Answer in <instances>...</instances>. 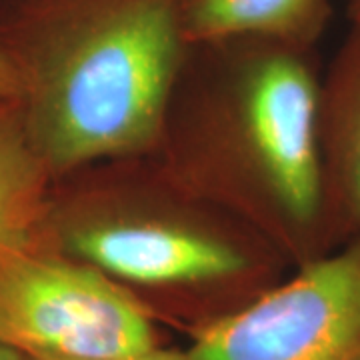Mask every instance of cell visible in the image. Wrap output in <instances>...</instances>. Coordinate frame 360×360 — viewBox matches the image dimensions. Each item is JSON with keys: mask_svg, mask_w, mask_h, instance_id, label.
I'll return each mask as SVG.
<instances>
[{"mask_svg": "<svg viewBox=\"0 0 360 360\" xmlns=\"http://www.w3.org/2000/svg\"><path fill=\"white\" fill-rule=\"evenodd\" d=\"M314 49L262 39L191 44L150 156L296 269L340 245L322 174Z\"/></svg>", "mask_w": 360, "mask_h": 360, "instance_id": "cell-1", "label": "cell"}, {"mask_svg": "<svg viewBox=\"0 0 360 360\" xmlns=\"http://www.w3.org/2000/svg\"><path fill=\"white\" fill-rule=\"evenodd\" d=\"M39 240L101 270L188 342L292 270L260 232L182 186L150 155L52 180Z\"/></svg>", "mask_w": 360, "mask_h": 360, "instance_id": "cell-2", "label": "cell"}, {"mask_svg": "<svg viewBox=\"0 0 360 360\" xmlns=\"http://www.w3.org/2000/svg\"><path fill=\"white\" fill-rule=\"evenodd\" d=\"M188 0H2L14 104L52 180L150 155L188 52Z\"/></svg>", "mask_w": 360, "mask_h": 360, "instance_id": "cell-3", "label": "cell"}, {"mask_svg": "<svg viewBox=\"0 0 360 360\" xmlns=\"http://www.w3.org/2000/svg\"><path fill=\"white\" fill-rule=\"evenodd\" d=\"M0 342L25 359L112 360L168 338L101 270L37 240L0 266Z\"/></svg>", "mask_w": 360, "mask_h": 360, "instance_id": "cell-4", "label": "cell"}, {"mask_svg": "<svg viewBox=\"0 0 360 360\" xmlns=\"http://www.w3.org/2000/svg\"><path fill=\"white\" fill-rule=\"evenodd\" d=\"M194 360H360V236L188 342Z\"/></svg>", "mask_w": 360, "mask_h": 360, "instance_id": "cell-5", "label": "cell"}, {"mask_svg": "<svg viewBox=\"0 0 360 360\" xmlns=\"http://www.w3.org/2000/svg\"><path fill=\"white\" fill-rule=\"evenodd\" d=\"M319 134L326 205L342 245L360 236V26L322 70Z\"/></svg>", "mask_w": 360, "mask_h": 360, "instance_id": "cell-6", "label": "cell"}, {"mask_svg": "<svg viewBox=\"0 0 360 360\" xmlns=\"http://www.w3.org/2000/svg\"><path fill=\"white\" fill-rule=\"evenodd\" d=\"M333 16L330 0H188V44L262 39L314 49Z\"/></svg>", "mask_w": 360, "mask_h": 360, "instance_id": "cell-7", "label": "cell"}, {"mask_svg": "<svg viewBox=\"0 0 360 360\" xmlns=\"http://www.w3.org/2000/svg\"><path fill=\"white\" fill-rule=\"evenodd\" d=\"M51 186L16 104L0 101V266L39 240Z\"/></svg>", "mask_w": 360, "mask_h": 360, "instance_id": "cell-8", "label": "cell"}, {"mask_svg": "<svg viewBox=\"0 0 360 360\" xmlns=\"http://www.w3.org/2000/svg\"><path fill=\"white\" fill-rule=\"evenodd\" d=\"M25 360H42V359H25ZM112 360H194L188 347L179 348L172 345H162V347L150 348L139 354H130V356H120Z\"/></svg>", "mask_w": 360, "mask_h": 360, "instance_id": "cell-9", "label": "cell"}, {"mask_svg": "<svg viewBox=\"0 0 360 360\" xmlns=\"http://www.w3.org/2000/svg\"><path fill=\"white\" fill-rule=\"evenodd\" d=\"M16 96V80H14L13 66L0 46V101H14Z\"/></svg>", "mask_w": 360, "mask_h": 360, "instance_id": "cell-10", "label": "cell"}, {"mask_svg": "<svg viewBox=\"0 0 360 360\" xmlns=\"http://www.w3.org/2000/svg\"><path fill=\"white\" fill-rule=\"evenodd\" d=\"M0 360H25V356L20 352H16L14 348L0 342Z\"/></svg>", "mask_w": 360, "mask_h": 360, "instance_id": "cell-11", "label": "cell"}, {"mask_svg": "<svg viewBox=\"0 0 360 360\" xmlns=\"http://www.w3.org/2000/svg\"><path fill=\"white\" fill-rule=\"evenodd\" d=\"M350 20L352 26H360V0H350Z\"/></svg>", "mask_w": 360, "mask_h": 360, "instance_id": "cell-12", "label": "cell"}]
</instances>
